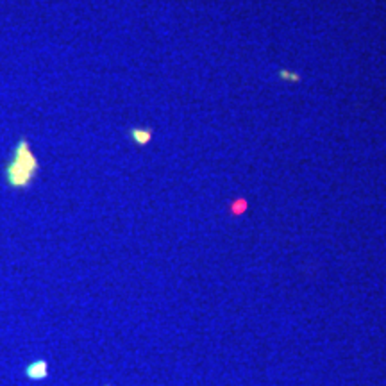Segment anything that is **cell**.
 <instances>
[{
  "label": "cell",
  "mask_w": 386,
  "mask_h": 386,
  "mask_svg": "<svg viewBox=\"0 0 386 386\" xmlns=\"http://www.w3.org/2000/svg\"><path fill=\"white\" fill-rule=\"evenodd\" d=\"M36 174H38V161L31 152L27 140L22 138L13 150L11 161L4 168L6 182L15 190H22L33 182Z\"/></svg>",
  "instance_id": "6da1fadb"
},
{
  "label": "cell",
  "mask_w": 386,
  "mask_h": 386,
  "mask_svg": "<svg viewBox=\"0 0 386 386\" xmlns=\"http://www.w3.org/2000/svg\"><path fill=\"white\" fill-rule=\"evenodd\" d=\"M25 377L31 381H41L49 375V365L45 359H34L33 363H29L23 370Z\"/></svg>",
  "instance_id": "7a4b0ae2"
},
{
  "label": "cell",
  "mask_w": 386,
  "mask_h": 386,
  "mask_svg": "<svg viewBox=\"0 0 386 386\" xmlns=\"http://www.w3.org/2000/svg\"><path fill=\"white\" fill-rule=\"evenodd\" d=\"M131 138H133V141L134 143H138V145H145V143H149V140H150V133L149 131H140V129H131Z\"/></svg>",
  "instance_id": "3957f363"
},
{
  "label": "cell",
  "mask_w": 386,
  "mask_h": 386,
  "mask_svg": "<svg viewBox=\"0 0 386 386\" xmlns=\"http://www.w3.org/2000/svg\"><path fill=\"white\" fill-rule=\"evenodd\" d=\"M281 75H282V77H286V79H295V81H297V77H295V75H293V73H288V72H281Z\"/></svg>",
  "instance_id": "277c9868"
}]
</instances>
